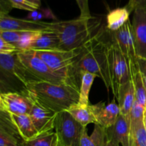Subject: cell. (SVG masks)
<instances>
[{
    "label": "cell",
    "instance_id": "20",
    "mask_svg": "<svg viewBox=\"0 0 146 146\" xmlns=\"http://www.w3.org/2000/svg\"><path fill=\"white\" fill-rule=\"evenodd\" d=\"M117 100L120 108V114L129 120L130 113L135 101V91L131 81H129L121 87Z\"/></svg>",
    "mask_w": 146,
    "mask_h": 146
},
{
    "label": "cell",
    "instance_id": "3",
    "mask_svg": "<svg viewBox=\"0 0 146 146\" xmlns=\"http://www.w3.org/2000/svg\"><path fill=\"white\" fill-rule=\"evenodd\" d=\"M100 23L92 19L78 17L69 21L48 22L47 29L52 30L59 38L60 49L74 51L82 46L99 28Z\"/></svg>",
    "mask_w": 146,
    "mask_h": 146
},
{
    "label": "cell",
    "instance_id": "29",
    "mask_svg": "<svg viewBox=\"0 0 146 146\" xmlns=\"http://www.w3.org/2000/svg\"><path fill=\"white\" fill-rule=\"evenodd\" d=\"M43 19H56V17L50 9H37L35 11H30L27 16L25 19L34 21H41Z\"/></svg>",
    "mask_w": 146,
    "mask_h": 146
},
{
    "label": "cell",
    "instance_id": "19",
    "mask_svg": "<svg viewBox=\"0 0 146 146\" xmlns=\"http://www.w3.org/2000/svg\"><path fill=\"white\" fill-rule=\"evenodd\" d=\"M128 63L129 66L131 81L135 91V99L143 106L146 111V87L137 63V58L128 61Z\"/></svg>",
    "mask_w": 146,
    "mask_h": 146
},
{
    "label": "cell",
    "instance_id": "24",
    "mask_svg": "<svg viewBox=\"0 0 146 146\" xmlns=\"http://www.w3.org/2000/svg\"><path fill=\"white\" fill-rule=\"evenodd\" d=\"M97 76L89 72H84L81 76V82L79 91V101L78 104L81 106H88V96L94 79Z\"/></svg>",
    "mask_w": 146,
    "mask_h": 146
},
{
    "label": "cell",
    "instance_id": "16",
    "mask_svg": "<svg viewBox=\"0 0 146 146\" xmlns=\"http://www.w3.org/2000/svg\"><path fill=\"white\" fill-rule=\"evenodd\" d=\"M40 31H0V38L11 43L21 51H27Z\"/></svg>",
    "mask_w": 146,
    "mask_h": 146
},
{
    "label": "cell",
    "instance_id": "14",
    "mask_svg": "<svg viewBox=\"0 0 146 146\" xmlns=\"http://www.w3.org/2000/svg\"><path fill=\"white\" fill-rule=\"evenodd\" d=\"M48 22L17 19L8 14H0V31H40L46 29Z\"/></svg>",
    "mask_w": 146,
    "mask_h": 146
},
{
    "label": "cell",
    "instance_id": "23",
    "mask_svg": "<svg viewBox=\"0 0 146 146\" xmlns=\"http://www.w3.org/2000/svg\"><path fill=\"white\" fill-rule=\"evenodd\" d=\"M66 111H68L73 118L83 126L86 127L90 123L96 124L95 118L90 110L89 105L88 106H84L80 105L78 103L71 106Z\"/></svg>",
    "mask_w": 146,
    "mask_h": 146
},
{
    "label": "cell",
    "instance_id": "9",
    "mask_svg": "<svg viewBox=\"0 0 146 146\" xmlns=\"http://www.w3.org/2000/svg\"><path fill=\"white\" fill-rule=\"evenodd\" d=\"M34 104V100L29 95L28 91L0 94V110L9 115H29Z\"/></svg>",
    "mask_w": 146,
    "mask_h": 146
},
{
    "label": "cell",
    "instance_id": "6",
    "mask_svg": "<svg viewBox=\"0 0 146 146\" xmlns=\"http://www.w3.org/2000/svg\"><path fill=\"white\" fill-rule=\"evenodd\" d=\"M108 64L111 89L114 97L117 99L120 88L123 85L131 81V76L126 58L119 48L111 41L108 48Z\"/></svg>",
    "mask_w": 146,
    "mask_h": 146
},
{
    "label": "cell",
    "instance_id": "26",
    "mask_svg": "<svg viewBox=\"0 0 146 146\" xmlns=\"http://www.w3.org/2000/svg\"><path fill=\"white\" fill-rule=\"evenodd\" d=\"M145 110L141 104L135 99L133 106L130 113V127L131 128H135L144 123Z\"/></svg>",
    "mask_w": 146,
    "mask_h": 146
},
{
    "label": "cell",
    "instance_id": "25",
    "mask_svg": "<svg viewBox=\"0 0 146 146\" xmlns=\"http://www.w3.org/2000/svg\"><path fill=\"white\" fill-rule=\"evenodd\" d=\"M23 146H59V143L56 133L51 131L31 141H24Z\"/></svg>",
    "mask_w": 146,
    "mask_h": 146
},
{
    "label": "cell",
    "instance_id": "1",
    "mask_svg": "<svg viewBox=\"0 0 146 146\" xmlns=\"http://www.w3.org/2000/svg\"><path fill=\"white\" fill-rule=\"evenodd\" d=\"M107 29L101 28L79 48L76 49L74 61L76 76L81 84L84 72L96 74L102 79L107 90L111 89L108 64V48L111 42L110 33L106 37Z\"/></svg>",
    "mask_w": 146,
    "mask_h": 146
},
{
    "label": "cell",
    "instance_id": "10",
    "mask_svg": "<svg viewBox=\"0 0 146 146\" xmlns=\"http://www.w3.org/2000/svg\"><path fill=\"white\" fill-rule=\"evenodd\" d=\"M111 41L122 52L127 61L137 58L135 36L132 22L128 20L121 28L115 31H110Z\"/></svg>",
    "mask_w": 146,
    "mask_h": 146
},
{
    "label": "cell",
    "instance_id": "21",
    "mask_svg": "<svg viewBox=\"0 0 146 146\" xmlns=\"http://www.w3.org/2000/svg\"><path fill=\"white\" fill-rule=\"evenodd\" d=\"M131 11L128 7L117 8L112 10L106 17V29L110 31H115L123 27L129 20Z\"/></svg>",
    "mask_w": 146,
    "mask_h": 146
},
{
    "label": "cell",
    "instance_id": "18",
    "mask_svg": "<svg viewBox=\"0 0 146 146\" xmlns=\"http://www.w3.org/2000/svg\"><path fill=\"white\" fill-rule=\"evenodd\" d=\"M55 49H60L59 38L54 31L46 29L38 33V36L31 42L29 50L43 51Z\"/></svg>",
    "mask_w": 146,
    "mask_h": 146
},
{
    "label": "cell",
    "instance_id": "36",
    "mask_svg": "<svg viewBox=\"0 0 146 146\" xmlns=\"http://www.w3.org/2000/svg\"><path fill=\"white\" fill-rule=\"evenodd\" d=\"M38 1H41V0H38Z\"/></svg>",
    "mask_w": 146,
    "mask_h": 146
},
{
    "label": "cell",
    "instance_id": "4",
    "mask_svg": "<svg viewBox=\"0 0 146 146\" xmlns=\"http://www.w3.org/2000/svg\"><path fill=\"white\" fill-rule=\"evenodd\" d=\"M1 94L26 92L30 83L39 81L20 61L17 53L0 54Z\"/></svg>",
    "mask_w": 146,
    "mask_h": 146
},
{
    "label": "cell",
    "instance_id": "34",
    "mask_svg": "<svg viewBox=\"0 0 146 146\" xmlns=\"http://www.w3.org/2000/svg\"><path fill=\"white\" fill-rule=\"evenodd\" d=\"M134 4H135H135H140V5H142L143 7H146V0H131Z\"/></svg>",
    "mask_w": 146,
    "mask_h": 146
},
{
    "label": "cell",
    "instance_id": "17",
    "mask_svg": "<svg viewBox=\"0 0 146 146\" xmlns=\"http://www.w3.org/2000/svg\"><path fill=\"white\" fill-rule=\"evenodd\" d=\"M9 118L24 141H31L40 135L28 114L25 115L11 114L9 115Z\"/></svg>",
    "mask_w": 146,
    "mask_h": 146
},
{
    "label": "cell",
    "instance_id": "33",
    "mask_svg": "<svg viewBox=\"0 0 146 146\" xmlns=\"http://www.w3.org/2000/svg\"><path fill=\"white\" fill-rule=\"evenodd\" d=\"M103 146H121V145L118 143H117L116 141H113V140L108 139V138H106L105 143H104Z\"/></svg>",
    "mask_w": 146,
    "mask_h": 146
},
{
    "label": "cell",
    "instance_id": "22",
    "mask_svg": "<svg viewBox=\"0 0 146 146\" xmlns=\"http://www.w3.org/2000/svg\"><path fill=\"white\" fill-rule=\"evenodd\" d=\"M106 138V128L98 124H95L94 129L91 135H88L86 128L83 133L80 146H103Z\"/></svg>",
    "mask_w": 146,
    "mask_h": 146
},
{
    "label": "cell",
    "instance_id": "13",
    "mask_svg": "<svg viewBox=\"0 0 146 146\" xmlns=\"http://www.w3.org/2000/svg\"><path fill=\"white\" fill-rule=\"evenodd\" d=\"M89 108L95 118L96 124L106 129L111 128L115 123L121 113L119 106L114 101L107 106L103 102L89 105Z\"/></svg>",
    "mask_w": 146,
    "mask_h": 146
},
{
    "label": "cell",
    "instance_id": "30",
    "mask_svg": "<svg viewBox=\"0 0 146 146\" xmlns=\"http://www.w3.org/2000/svg\"><path fill=\"white\" fill-rule=\"evenodd\" d=\"M19 51H21L15 46L0 38V54H13Z\"/></svg>",
    "mask_w": 146,
    "mask_h": 146
},
{
    "label": "cell",
    "instance_id": "28",
    "mask_svg": "<svg viewBox=\"0 0 146 146\" xmlns=\"http://www.w3.org/2000/svg\"><path fill=\"white\" fill-rule=\"evenodd\" d=\"M13 8L33 11L39 9L41 1L38 0H8Z\"/></svg>",
    "mask_w": 146,
    "mask_h": 146
},
{
    "label": "cell",
    "instance_id": "8",
    "mask_svg": "<svg viewBox=\"0 0 146 146\" xmlns=\"http://www.w3.org/2000/svg\"><path fill=\"white\" fill-rule=\"evenodd\" d=\"M17 56L21 64L39 81L56 84H70L54 73L32 50L19 51Z\"/></svg>",
    "mask_w": 146,
    "mask_h": 146
},
{
    "label": "cell",
    "instance_id": "32",
    "mask_svg": "<svg viewBox=\"0 0 146 146\" xmlns=\"http://www.w3.org/2000/svg\"><path fill=\"white\" fill-rule=\"evenodd\" d=\"M137 63H138L140 71H141L143 79L144 81V84H145V86L146 87V59L137 58Z\"/></svg>",
    "mask_w": 146,
    "mask_h": 146
},
{
    "label": "cell",
    "instance_id": "27",
    "mask_svg": "<svg viewBox=\"0 0 146 146\" xmlns=\"http://www.w3.org/2000/svg\"><path fill=\"white\" fill-rule=\"evenodd\" d=\"M131 146H146V131L144 123L131 128Z\"/></svg>",
    "mask_w": 146,
    "mask_h": 146
},
{
    "label": "cell",
    "instance_id": "7",
    "mask_svg": "<svg viewBox=\"0 0 146 146\" xmlns=\"http://www.w3.org/2000/svg\"><path fill=\"white\" fill-rule=\"evenodd\" d=\"M86 128L76 121L68 111L58 113L54 130L58 135L59 146H80Z\"/></svg>",
    "mask_w": 146,
    "mask_h": 146
},
{
    "label": "cell",
    "instance_id": "37",
    "mask_svg": "<svg viewBox=\"0 0 146 146\" xmlns=\"http://www.w3.org/2000/svg\"><path fill=\"white\" fill-rule=\"evenodd\" d=\"M145 114H146V111H145Z\"/></svg>",
    "mask_w": 146,
    "mask_h": 146
},
{
    "label": "cell",
    "instance_id": "11",
    "mask_svg": "<svg viewBox=\"0 0 146 146\" xmlns=\"http://www.w3.org/2000/svg\"><path fill=\"white\" fill-rule=\"evenodd\" d=\"M137 58L146 59V7L136 4L133 17Z\"/></svg>",
    "mask_w": 146,
    "mask_h": 146
},
{
    "label": "cell",
    "instance_id": "15",
    "mask_svg": "<svg viewBox=\"0 0 146 146\" xmlns=\"http://www.w3.org/2000/svg\"><path fill=\"white\" fill-rule=\"evenodd\" d=\"M106 138L113 140L121 146H131V127L130 121L120 114L115 123L106 129Z\"/></svg>",
    "mask_w": 146,
    "mask_h": 146
},
{
    "label": "cell",
    "instance_id": "12",
    "mask_svg": "<svg viewBox=\"0 0 146 146\" xmlns=\"http://www.w3.org/2000/svg\"><path fill=\"white\" fill-rule=\"evenodd\" d=\"M29 115L39 135L51 132L55 129L58 113L43 106L36 101H34Z\"/></svg>",
    "mask_w": 146,
    "mask_h": 146
},
{
    "label": "cell",
    "instance_id": "5",
    "mask_svg": "<svg viewBox=\"0 0 146 146\" xmlns=\"http://www.w3.org/2000/svg\"><path fill=\"white\" fill-rule=\"evenodd\" d=\"M34 51L54 73L80 88L81 84L77 80L74 70V61L76 56V50L55 49Z\"/></svg>",
    "mask_w": 146,
    "mask_h": 146
},
{
    "label": "cell",
    "instance_id": "31",
    "mask_svg": "<svg viewBox=\"0 0 146 146\" xmlns=\"http://www.w3.org/2000/svg\"><path fill=\"white\" fill-rule=\"evenodd\" d=\"M78 8L80 9V17L85 19H92L91 12H90L88 0H76Z\"/></svg>",
    "mask_w": 146,
    "mask_h": 146
},
{
    "label": "cell",
    "instance_id": "35",
    "mask_svg": "<svg viewBox=\"0 0 146 146\" xmlns=\"http://www.w3.org/2000/svg\"><path fill=\"white\" fill-rule=\"evenodd\" d=\"M144 125H145V128L146 131V114L145 115V118H144Z\"/></svg>",
    "mask_w": 146,
    "mask_h": 146
},
{
    "label": "cell",
    "instance_id": "2",
    "mask_svg": "<svg viewBox=\"0 0 146 146\" xmlns=\"http://www.w3.org/2000/svg\"><path fill=\"white\" fill-rule=\"evenodd\" d=\"M27 91L34 101L57 113L66 111L79 101L80 88L67 83L37 81L28 84Z\"/></svg>",
    "mask_w": 146,
    "mask_h": 146
}]
</instances>
